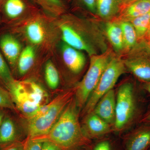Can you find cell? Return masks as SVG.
I'll use <instances>...</instances> for the list:
<instances>
[{
	"mask_svg": "<svg viewBox=\"0 0 150 150\" xmlns=\"http://www.w3.org/2000/svg\"><path fill=\"white\" fill-rule=\"evenodd\" d=\"M79 110L74 96L49 133L35 139L51 141L62 150H77L86 145L90 139L84 133L80 123Z\"/></svg>",
	"mask_w": 150,
	"mask_h": 150,
	"instance_id": "cell-1",
	"label": "cell"
},
{
	"mask_svg": "<svg viewBox=\"0 0 150 150\" xmlns=\"http://www.w3.org/2000/svg\"><path fill=\"white\" fill-rule=\"evenodd\" d=\"M7 88L16 108L26 119L50 102L49 95L46 89L32 80H14Z\"/></svg>",
	"mask_w": 150,
	"mask_h": 150,
	"instance_id": "cell-2",
	"label": "cell"
},
{
	"mask_svg": "<svg viewBox=\"0 0 150 150\" xmlns=\"http://www.w3.org/2000/svg\"><path fill=\"white\" fill-rule=\"evenodd\" d=\"M75 88L59 95L48 103L44 112L27 119L26 132L29 138H39L51 131L64 111L74 96Z\"/></svg>",
	"mask_w": 150,
	"mask_h": 150,
	"instance_id": "cell-3",
	"label": "cell"
},
{
	"mask_svg": "<svg viewBox=\"0 0 150 150\" xmlns=\"http://www.w3.org/2000/svg\"><path fill=\"white\" fill-rule=\"evenodd\" d=\"M111 59L107 54L91 57L87 71L75 88L74 98L79 110L84 107Z\"/></svg>",
	"mask_w": 150,
	"mask_h": 150,
	"instance_id": "cell-4",
	"label": "cell"
},
{
	"mask_svg": "<svg viewBox=\"0 0 150 150\" xmlns=\"http://www.w3.org/2000/svg\"><path fill=\"white\" fill-rule=\"evenodd\" d=\"M125 70L126 66L123 61L118 58L111 59L83 107L85 115L92 112L100 98L112 89L118 79L125 72Z\"/></svg>",
	"mask_w": 150,
	"mask_h": 150,
	"instance_id": "cell-5",
	"label": "cell"
},
{
	"mask_svg": "<svg viewBox=\"0 0 150 150\" xmlns=\"http://www.w3.org/2000/svg\"><path fill=\"white\" fill-rule=\"evenodd\" d=\"M136 110L134 88L132 84H123L118 89L116 97L115 120L116 131L125 128L132 120Z\"/></svg>",
	"mask_w": 150,
	"mask_h": 150,
	"instance_id": "cell-6",
	"label": "cell"
},
{
	"mask_svg": "<svg viewBox=\"0 0 150 150\" xmlns=\"http://www.w3.org/2000/svg\"><path fill=\"white\" fill-rule=\"evenodd\" d=\"M81 127L84 133L90 139L103 137L110 131V124L93 112L86 114Z\"/></svg>",
	"mask_w": 150,
	"mask_h": 150,
	"instance_id": "cell-7",
	"label": "cell"
},
{
	"mask_svg": "<svg viewBox=\"0 0 150 150\" xmlns=\"http://www.w3.org/2000/svg\"><path fill=\"white\" fill-rule=\"evenodd\" d=\"M116 96L113 89L100 98L94 108L93 112L109 124H114L115 120Z\"/></svg>",
	"mask_w": 150,
	"mask_h": 150,
	"instance_id": "cell-8",
	"label": "cell"
},
{
	"mask_svg": "<svg viewBox=\"0 0 150 150\" xmlns=\"http://www.w3.org/2000/svg\"><path fill=\"white\" fill-rule=\"evenodd\" d=\"M62 51L63 60L69 69L76 74L81 71L86 64L84 55L66 43L62 45Z\"/></svg>",
	"mask_w": 150,
	"mask_h": 150,
	"instance_id": "cell-9",
	"label": "cell"
},
{
	"mask_svg": "<svg viewBox=\"0 0 150 150\" xmlns=\"http://www.w3.org/2000/svg\"><path fill=\"white\" fill-rule=\"evenodd\" d=\"M0 48L11 66L14 67L21 53L19 42L12 35L4 34L0 38Z\"/></svg>",
	"mask_w": 150,
	"mask_h": 150,
	"instance_id": "cell-10",
	"label": "cell"
},
{
	"mask_svg": "<svg viewBox=\"0 0 150 150\" xmlns=\"http://www.w3.org/2000/svg\"><path fill=\"white\" fill-rule=\"evenodd\" d=\"M62 38L65 43L75 49L83 50L90 55L94 54L93 50L73 28L67 24L60 25Z\"/></svg>",
	"mask_w": 150,
	"mask_h": 150,
	"instance_id": "cell-11",
	"label": "cell"
},
{
	"mask_svg": "<svg viewBox=\"0 0 150 150\" xmlns=\"http://www.w3.org/2000/svg\"><path fill=\"white\" fill-rule=\"evenodd\" d=\"M20 134L11 118L4 116L0 125V148L19 141Z\"/></svg>",
	"mask_w": 150,
	"mask_h": 150,
	"instance_id": "cell-12",
	"label": "cell"
},
{
	"mask_svg": "<svg viewBox=\"0 0 150 150\" xmlns=\"http://www.w3.org/2000/svg\"><path fill=\"white\" fill-rule=\"evenodd\" d=\"M150 145V126L138 129L130 136L126 150H147Z\"/></svg>",
	"mask_w": 150,
	"mask_h": 150,
	"instance_id": "cell-13",
	"label": "cell"
},
{
	"mask_svg": "<svg viewBox=\"0 0 150 150\" xmlns=\"http://www.w3.org/2000/svg\"><path fill=\"white\" fill-rule=\"evenodd\" d=\"M126 67L137 77L146 82L150 81V61L146 59H130L124 62Z\"/></svg>",
	"mask_w": 150,
	"mask_h": 150,
	"instance_id": "cell-14",
	"label": "cell"
},
{
	"mask_svg": "<svg viewBox=\"0 0 150 150\" xmlns=\"http://www.w3.org/2000/svg\"><path fill=\"white\" fill-rule=\"evenodd\" d=\"M35 52L32 46H27L22 51L17 62L18 69L21 75L25 74L34 64Z\"/></svg>",
	"mask_w": 150,
	"mask_h": 150,
	"instance_id": "cell-15",
	"label": "cell"
},
{
	"mask_svg": "<svg viewBox=\"0 0 150 150\" xmlns=\"http://www.w3.org/2000/svg\"><path fill=\"white\" fill-rule=\"evenodd\" d=\"M25 31L28 39L33 44H40L45 39V30L39 21L30 22L26 25Z\"/></svg>",
	"mask_w": 150,
	"mask_h": 150,
	"instance_id": "cell-16",
	"label": "cell"
},
{
	"mask_svg": "<svg viewBox=\"0 0 150 150\" xmlns=\"http://www.w3.org/2000/svg\"><path fill=\"white\" fill-rule=\"evenodd\" d=\"M108 38L115 50L120 51L124 46L123 33L120 25L109 23L106 25Z\"/></svg>",
	"mask_w": 150,
	"mask_h": 150,
	"instance_id": "cell-17",
	"label": "cell"
},
{
	"mask_svg": "<svg viewBox=\"0 0 150 150\" xmlns=\"http://www.w3.org/2000/svg\"><path fill=\"white\" fill-rule=\"evenodd\" d=\"M150 11V0H138L128 6L124 15L131 20Z\"/></svg>",
	"mask_w": 150,
	"mask_h": 150,
	"instance_id": "cell-18",
	"label": "cell"
},
{
	"mask_svg": "<svg viewBox=\"0 0 150 150\" xmlns=\"http://www.w3.org/2000/svg\"><path fill=\"white\" fill-rule=\"evenodd\" d=\"M121 0H96L98 13L103 18L110 17L118 9Z\"/></svg>",
	"mask_w": 150,
	"mask_h": 150,
	"instance_id": "cell-19",
	"label": "cell"
},
{
	"mask_svg": "<svg viewBox=\"0 0 150 150\" xmlns=\"http://www.w3.org/2000/svg\"><path fill=\"white\" fill-rule=\"evenodd\" d=\"M122 33L124 45L127 48H131L137 43V35L136 30L131 23L123 22L120 25Z\"/></svg>",
	"mask_w": 150,
	"mask_h": 150,
	"instance_id": "cell-20",
	"label": "cell"
},
{
	"mask_svg": "<svg viewBox=\"0 0 150 150\" xmlns=\"http://www.w3.org/2000/svg\"><path fill=\"white\" fill-rule=\"evenodd\" d=\"M45 78L46 83L50 88L55 90L58 88L60 83L59 73L51 61H48L45 65Z\"/></svg>",
	"mask_w": 150,
	"mask_h": 150,
	"instance_id": "cell-21",
	"label": "cell"
},
{
	"mask_svg": "<svg viewBox=\"0 0 150 150\" xmlns=\"http://www.w3.org/2000/svg\"><path fill=\"white\" fill-rule=\"evenodd\" d=\"M4 9L8 17L11 18H15L24 12L25 5L22 0H7Z\"/></svg>",
	"mask_w": 150,
	"mask_h": 150,
	"instance_id": "cell-22",
	"label": "cell"
},
{
	"mask_svg": "<svg viewBox=\"0 0 150 150\" xmlns=\"http://www.w3.org/2000/svg\"><path fill=\"white\" fill-rule=\"evenodd\" d=\"M131 23L136 30L137 37H143L149 30L150 11L147 13L131 20Z\"/></svg>",
	"mask_w": 150,
	"mask_h": 150,
	"instance_id": "cell-23",
	"label": "cell"
},
{
	"mask_svg": "<svg viewBox=\"0 0 150 150\" xmlns=\"http://www.w3.org/2000/svg\"><path fill=\"white\" fill-rule=\"evenodd\" d=\"M0 80L7 88L14 80L8 66L0 53Z\"/></svg>",
	"mask_w": 150,
	"mask_h": 150,
	"instance_id": "cell-24",
	"label": "cell"
},
{
	"mask_svg": "<svg viewBox=\"0 0 150 150\" xmlns=\"http://www.w3.org/2000/svg\"><path fill=\"white\" fill-rule=\"evenodd\" d=\"M0 107L15 109L16 108L8 91L0 87Z\"/></svg>",
	"mask_w": 150,
	"mask_h": 150,
	"instance_id": "cell-25",
	"label": "cell"
},
{
	"mask_svg": "<svg viewBox=\"0 0 150 150\" xmlns=\"http://www.w3.org/2000/svg\"><path fill=\"white\" fill-rule=\"evenodd\" d=\"M43 141L35 138H29L24 144L23 150H41Z\"/></svg>",
	"mask_w": 150,
	"mask_h": 150,
	"instance_id": "cell-26",
	"label": "cell"
},
{
	"mask_svg": "<svg viewBox=\"0 0 150 150\" xmlns=\"http://www.w3.org/2000/svg\"><path fill=\"white\" fill-rule=\"evenodd\" d=\"M24 144L21 142H17L7 145L1 148L0 150H23Z\"/></svg>",
	"mask_w": 150,
	"mask_h": 150,
	"instance_id": "cell-27",
	"label": "cell"
},
{
	"mask_svg": "<svg viewBox=\"0 0 150 150\" xmlns=\"http://www.w3.org/2000/svg\"><path fill=\"white\" fill-rule=\"evenodd\" d=\"M41 150H62L55 143L48 141L43 140Z\"/></svg>",
	"mask_w": 150,
	"mask_h": 150,
	"instance_id": "cell-28",
	"label": "cell"
},
{
	"mask_svg": "<svg viewBox=\"0 0 150 150\" xmlns=\"http://www.w3.org/2000/svg\"><path fill=\"white\" fill-rule=\"evenodd\" d=\"M93 150H111V147L109 142L103 141L98 144Z\"/></svg>",
	"mask_w": 150,
	"mask_h": 150,
	"instance_id": "cell-29",
	"label": "cell"
},
{
	"mask_svg": "<svg viewBox=\"0 0 150 150\" xmlns=\"http://www.w3.org/2000/svg\"><path fill=\"white\" fill-rule=\"evenodd\" d=\"M84 4L91 11L94 12L96 6V0H82Z\"/></svg>",
	"mask_w": 150,
	"mask_h": 150,
	"instance_id": "cell-30",
	"label": "cell"
},
{
	"mask_svg": "<svg viewBox=\"0 0 150 150\" xmlns=\"http://www.w3.org/2000/svg\"><path fill=\"white\" fill-rule=\"evenodd\" d=\"M44 1H46L47 2L50 3L53 5L58 6H60L62 5V3L60 0H44Z\"/></svg>",
	"mask_w": 150,
	"mask_h": 150,
	"instance_id": "cell-31",
	"label": "cell"
},
{
	"mask_svg": "<svg viewBox=\"0 0 150 150\" xmlns=\"http://www.w3.org/2000/svg\"><path fill=\"white\" fill-rule=\"evenodd\" d=\"M142 121L144 123H150V110L146 114Z\"/></svg>",
	"mask_w": 150,
	"mask_h": 150,
	"instance_id": "cell-32",
	"label": "cell"
},
{
	"mask_svg": "<svg viewBox=\"0 0 150 150\" xmlns=\"http://www.w3.org/2000/svg\"><path fill=\"white\" fill-rule=\"evenodd\" d=\"M138 0H121V3L125 5L129 6Z\"/></svg>",
	"mask_w": 150,
	"mask_h": 150,
	"instance_id": "cell-33",
	"label": "cell"
},
{
	"mask_svg": "<svg viewBox=\"0 0 150 150\" xmlns=\"http://www.w3.org/2000/svg\"><path fill=\"white\" fill-rule=\"evenodd\" d=\"M144 88L147 91L150 93V81L147 82V83H146L144 86Z\"/></svg>",
	"mask_w": 150,
	"mask_h": 150,
	"instance_id": "cell-34",
	"label": "cell"
},
{
	"mask_svg": "<svg viewBox=\"0 0 150 150\" xmlns=\"http://www.w3.org/2000/svg\"><path fill=\"white\" fill-rule=\"evenodd\" d=\"M4 117V112L2 110H0V125H1V121Z\"/></svg>",
	"mask_w": 150,
	"mask_h": 150,
	"instance_id": "cell-35",
	"label": "cell"
},
{
	"mask_svg": "<svg viewBox=\"0 0 150 150\" xmlns=\"http://www.w3.org/2000/svg\"><path fill=\"white\" fill-rule=\"evenodd\" d=\"M1 1H2V0H0V2H1Z\"/></svg>",
	"mask_w": 150,
	"mask_h": 150,
	"instance_id": "cell-36",
	"label": "cell"
},
{
	"mask_svg": "<svg viewBox=\"0 0 150 150\" xmlns=\"http://www.w3.org/2000/svg\"><path fill=\"white\" fill-rule=\"evenodd\" d=\"M149 30H150V29H149Z\"/></svg>",
	"mask_w": 150,
	"mask_h": 150,
	"instance_id": "cell-37",
	"label": "cell"
},
{
	"mask_svg": "<svg viewBox=\"0 0 150 150\" xmlns=\"http://www.w3.org/2000/svg\"></svg>",
	"mask_w": 150,
	"mask_h": 150,
	"instance_id": "cell-38",
	"label": "cell"
}]
</instances>
